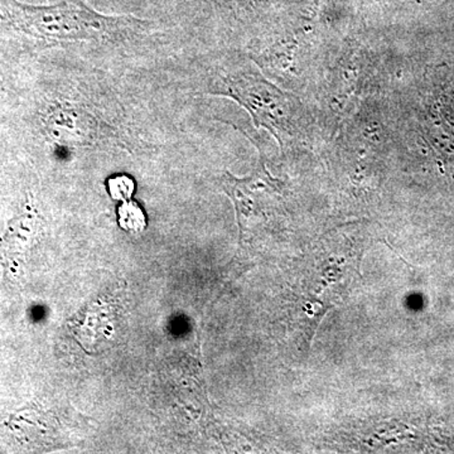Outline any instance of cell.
I'll return each instance as SVG.
<instances>
[{"label": "cell", "instance_id": "1", "mask_svg": "<svg viewBox=\"0 0 454 454\" xmlns=\"http://www.w3.org/2000/svg\"><path fill=\"white\" fill-rule=\"evenodd\" d=\"M207 92L238 103L250 114L255 127L269 131L282 149L309 146L318 129L316 110L297 95L279 88L253 66L217 71L208 83Z\"/></svg>", "mask_w": 454, "mask_h": 454}, {"label": "cell", "instance_id": "4", "mask_svg": "<svg viewBox=\"0 0 454 454\" xmlns=\"http://www.w3.org/2000/svg\"><path fill=\"white\" fill-rule=\"evenodd\" d=\"M221 186L234 202L241 235L267 221L268 212L282 190V184L271 177L262 158L259 168L249 177L236 178L226 172L221 177Z\"/></svg>", "mask_w": 454, "mask_h": 454}, {"label": "cell", "instance_id": "2", "mask_svg": "<svg viewBox=\"0 0 454 454\" xmlns=\"http://www.w3.org/2000/svg\"><path fill=\"white\" fill-rule=\"evenodd\" d=\"M0 20L35 40L65 42L133 40L145 35L152 22L131 14H106L83 0L29 4L0 0Z\"/></svg>", "mask_w": 454, "mask_h": 454}, {"label": "cell", "instance_id": "8", "mask_svg": "<svg viewBox=\"0 0 454 454\" xmlns=\"http://www.w3.org/2000/svg\"><path fill=\"white\" fill-rule=\"evenodd\" d=\"M134 182L133 179L128 176H116V177L110 178L107 181V190H109L110 196L118 201H129L134 193Z\"/></svg>", "mask_w": 454, "mask_h": 454}, {"label": "cell", "instance_id": "5", "mask_svg": "<svg viewBox=\"0 0 454 454\" xmlns=\"http://www.w3.org/2000/svg\"><path fill=\"white\" fill-rule=\"evenodd\" d=\"M44 129L50 138L61 145L83 146L94 145L106 134L100 119L79 104L57 103L47 109L43 118Z\"/></svg>", "mask_w": 454, "mask_h": 454}, {"label": "cell", "instance_id": "7", "mask_svg": "<svg viewBox=\"0 0 454 454\" xmlns=\"http://www.w3.org/2000/svg\"><path fill=\"white\" fill-rule=\"evenodd\" d=\"M90 5H100L114 11H143L157 4L158 0H83Z\"/></svg>", "mask_w": 454, "mask_h": 454}, {"label": "cell", "instance_id": "3", "mask_svg": "<svg viewBox=\"0 0 454 454\" xmlns=\"http://www.w3.org/2000/svg\"><path fill=\"white\" fill-rule=\"evenodd\" d=\"M372 80V53L361 42H346L324 79L318 107L315 109L318 129L325 136L331 139L337 136L366 100Z\"/></svg>", "mask_w": 454, "mask_h": 454}, {"label": "cell", "instance_id": "6", "mask_svg": "<svg viewBox=\"0 0 454 454\" xmlns=\"http://www.w3.org/2000/svg\"><path fill=\"white\" fill-rule=\"evenodd\" d=\"M119 225L125 231L131 234H139L145 229L146 220L145 212L138 203L131 201H124L118 210Z\"/></svg>", "mask_w": 454, "mask_h": 454}]
</instances>
